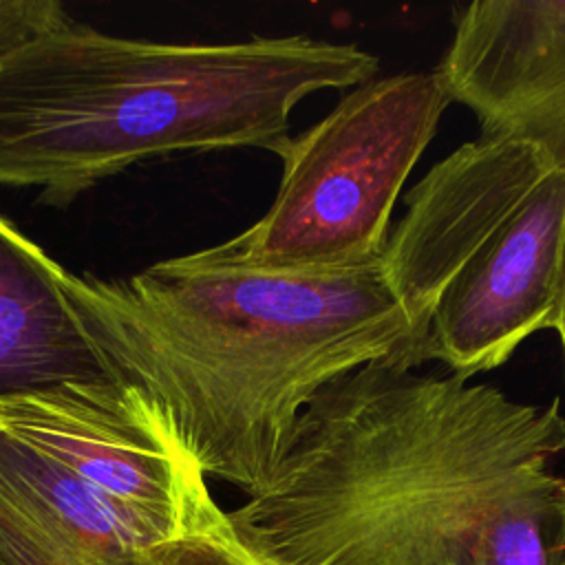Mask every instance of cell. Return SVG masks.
<instances>
[{
	"label": "cell",
	"instance_id": "obj_1",
	"mask_svg": "<svg viewBox=\"0 0 565 565\" xmlns=\"http://www.w3.org/2000/svg\"><path fill=\"white\" fill-rule=\"evenodd\" d=\"M62 287L119 382L203 475L249 497L324 386L369 364L426 362L382 258L271 271L214 245L115 280L66 269Z\"/></svg>",
	"mask_w": 565,
	"mask_h": 565
},
{
	"label": "cell",
	"instance_id": "obj_2",
	"mask_svg": "<svg viewBox=\"0 0 565 565\" xmlns=\"http://www.w3.org/2000/svg\"><path fill=\"white\" fill-rule=\"evenodd\" d=\"M563 450L558 399L369 364L313 397L227 521L260 565H481L494 527L563 481Z\"/></svg>",
	"mask_w": 565,
	"mask_h": 565
},
{
	"label": "cell",
	"instance_id": "obj_3",
	"mask_svg": "<svg viewBox=\"0 0 565 565\" xmlns=\"http://www.w3.org/2000/svg\"><path fill=\"white\" fill-rule=\"evenodd\" d=\"M377 64L309 35L163 44L71 22L0 64V185L38 188L62 207L172 152L280 154L307 95L362 86Z\"/></svg>",
	"mask_w": 565,
	"mask_h": 565
},
{
	"label": "cell",
	"instance_id": "obj_4",
	"mask_svg": "<svg viewBox=\"0 0 565 565\" xmlns=\"http://www.w3.org/2000/svg\"><path fill=\"white\" fill-rule=\"evenodd\" d=\"M450 102L437 68L355 86L287 141L271 205L221 247L271 271H335L380 260L395 201Z\"/></svg>",
	"mask_w": 565,
	"mask_h": 565
},
{
	"label": "cell",
	"instance_id": "obj_5",
	"mask_svg": "<svg viewBox=\"0 0 565 565\" xmlns=\"http://www.w3.org/2000/svg\"><path fill=\"white\" fill-rule=\"evenodd\" d=\"M0 426L66 466L161 539L225 512L205 475L146 399L119 386H68L0 406Z\"/></svg>",
	"mask_w": 565,
	"mask_h": 565
},
{
	"label": "cell",
	"instance_id": "obj_6",
	"mask_svg": "<svg viewBox=\"0 0 565 565\" xmlns=\"http://www.w3.org/2000/svg\"><path fill=\"white\" fill-rule=\"evenodd\" d=\"M565 230V168H554L441 291L426 362L470 380L508 362L523 340L554 329Z\"/></svg>",
	"mask_w": 565,
	"mask_h": 565
},
{
	"label": "cell",
	"instance_id": "obj_7",
	"mask_svg": "<svg viewBox=\"0 0 565 565\" xmlns=\"http://www.w3.org/2000/svg\"><path fill=\"white\" fill-rule=\"evenodd\" d=\"M554 168L532 141L481 135L406 192V212L388 234L382 265L422 347L441 291Z\"/></svg>",
	"mask_w": 565,
	"mask_h": 565
},
{
	"label": "cell",
	"instance_id": "obj_8",
	"mask_svg": "<svg viewBox=\"0 0 565 565\" xmlns=\"http://www.w3.org/2000/svg\"><path fill=\"white\" fill-rule=\"evenodd\" d=\"M437 71L481 135L532 141L565 168V0L457 7Z\"/></svg>",
	"mask_w": 565,
	"mask_h": 565
},
{
	"label": "cell",
	"instance_id": "obj_9",
	"mask_svg": "<svg viewBox=\"0 0 565 565\" xmlns=\"http://www.w3.org/2000/svg\"><path fill=\"white\" fill-rule=\"evenodd\" d=\"M163 541L0 426V565H148Z\"/></svg>",
	"mask_w": 565,
	"mask_h": 565
},
{
	"label": "cell",
	"instance_id": "obj_10",
	"mask_svg": "<svg viewBox=\"0 0 565 565\" xmlns=\"http://www.w3.org/2000/svg\"><path fill=\"white\" fill-rule=\"evenodd\" d=\"M66 267L0 216V406L68 386H119L84 331Z\"/></svg>",
	"mask_w": 565,
	"mask_h": 565
},
{
	"label": "cell",
	"instance_id": "obj_11",
	"mask_svg": "<svg viewBox=\"0 0 565 565\" xmlns=\"http://www.w3.org/2000/svg\"><path fill=\"white\" fill-rule=\"evenodd\" d=\"M148 565H260L230 527L227 512L190 532L174 534L154 543L148 552Z\"/></svg>",
	"mask_w": 565,
	"mask_h": 565
},
{
	"label": "cell",
	"instance_id": "obj_12",
	"mask_svg": "<svg viewBox=\"0 0 565 565\" xmlns=\"http://www.w3.org/2000/svg\"><path fill=\"white\" fill-rule=\"evenodd\" d=\"M71 22L55 0H0V64L18 49Z\"/></svg>",
	"mask_w": 565,
	"mask_h": 565
},
{
	"label": "cell",
	"instance_id": "obj_13",
	"mask_svg": "<svg viewBox=\"0 0 565 565\" xmlns=\"http://www.w3.org/2000/svg\"><path fill=\"white\" fill-rule=\"evenodd\" d=\"M554 331L558 333L563 362H565V230H563V247H561V278H558V305H556Z\"/></svg>",
	"mask_w": 565,
	"mask_h": 565
},
{
	"label": "cell",
	"instance_id": "obj_14",
	"mask_svg": "<svg viewBox=\"0 0 565 565\" xmlns=\"http://www.w3.org/2000/svg\"><path fill=\"white\" fill-rule=\"evenodd\" d=\"M554 565H565V479L561 488V530H558V541L554 552Z\"/></svg>",
	"mask_w": 565,
	"mask_h": 565
}]
</instances>
